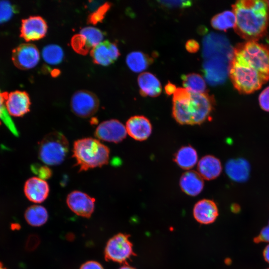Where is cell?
Listing matches in <instances>:
<instances>
[{
	"instance_id": "6da1fadb",
	"label": "cell",
	"mask_w": 269,
	"mask_h": 269,
	"mask_svg": "<svg viewBox=\"0 0 269 269\" xmlns=\"http://www.w3.org/2000/svg\"><path fill=\"white\" fill-rule=\"evenodd\" d=\"M236 18L234 29L242 38L256 41L267 32L269 23L268 1L241 0L232 5Z\"/></svg>"
},
{
	"instance_id": "7a4b0ae2",
	"label": "cell",
	"mask_w": 269,
	"mask_h": 269,
	"mask_svg": "<svg viewBox=\"0 0 269 269\" xmlns=\"http://www.w3.org/2000/svg\"><path fill=\"white\" fill-rule=\"evenodd\" d=\"M214 101L213 97L206 92L191 93L188 98L173 100V117L181 125L201 124L209 118Z\"/></svg>"
},
{
	"instance_id": "3957f363",
	"label": "cell",
	"mask_w": 269,
	"mask_h": 269,
	"mask_svg": "<svg viewBox=\"0 0 269 269\" xmlns=\"http://www.w3.org/2000/svg\"><path fill=\"white\" fill-rule=\"evenodd\" d=\"M72 152L79 171H83L107 164L110 151L99 139L85 137L74 141Z\"/></svg>"
},
{
	"instance_id": "277c9868",
	"label": "cell",
	"mask_w": 269,
	"mask_h": 269,
	"mask_svg": "<svg viewBox=\"0 0 269 269\" xmlns=\"http://www.w3.org/2000/svg\"><path fill=\"white\" fill-rule=\"evenodd\" d=\"M232 59L249 72L269 78V47L256 41L238 44L233 49Z\"/></svg>"
},
{
	"instance_id": "5b68a950",
	"label": "cell",
	"mask_w": 269,
	"mask_h": 269,
	"mask_svg": "<svg viewBox=\"0 0 269 269\" xmlns=\"http://www.w3.org/2000/svg\"><path fill=\"white\" fill-rule=\"evenodd\" d=\"M69 150V142L61 132L45 135L39 144L38 157L46 165H58L64 160Z\"/></svg>"
},
{
	"instance_id": "8992f818",
	"label": "cell",
	"mask_w": 269,
	"mask_h": 269,
	"mask_svg": "<svg viewBox=\"0 0 269 269\" xmlns=\"http://www.w3.org/2000/svg\"><path fill=\"white\" fill-rule=\"evenodd\" d=\"M129 237V235L120 233L110 238L104 251L105 260L121 264L127 263L128 260L135 256Z\"/></svg>"
},
{
	"instance_id": "52a82bcc",
	"label": "cell",
	"mask_w": 269,
	"mask_h": 269,
	"mask_svg": "<svg viewBox=\"0 0 269 269\" xmlns=\"http://www.w3.org/2000/svg\"><path fill=\"white\" fill-rule=\"evenodd\" d=\"M71 109L78 117L87 118L94 115L98 110L99 100L93 92L80 90L75 92L70 101Z\"/></svg>"
},
{
	"instance_id": "ba28073f",
	"label": "cell",
	"mask_w": 269,
	"mask_h": 269,
	"mask_svg": "<svg viewBox=\"0 0 269 269\" xmlns=\"http://www.w3.org/2000/svg\"><path fill=\"white\" fill-rule=\"evenodd\" d=\"M233 49L228 40L219 34L211 33L203 42V54L205 58L224 57L232 59Z\"/></svg>"
},
{
	"instance_id": "9c48e42d",
	"label": "cell",
	"mask_w": 269,
	"mask_h": 269,
	"mask_svg": "<svg viewBox=\"0 0 269 269\" xmlns=\"http://www.w3.org/2000/svg\"><path fill=\"white\" fill-rule=\"evenodd\" d=\"M66 203L69 209L77 215L88 218L94 212L95 199L86 193L74 190L68 194Z\"/></svg>"
},
{
	"instance_id": "30bf717a",
	"label": "cell",
	"mask_w": 269,
	"mask_h": 269,
	"mask_svg": "<svg viewBox=\"0 0 269 269\" xmlns=\"http://www.w3.org/2000/svg\"><path fill=\"white\" fill-rule=\"evenodd\" d=\"M126 126L116 119H111L100 123L95 132V136L101 140L119 143L127 136Z\"/></svg>"
},
{
	"instance_id": "8fae6325",
	"label": "cell",
	"mask_w": 269,
	"mask_h": 269,
	"mask_svg": "<svg viewBox=\"0 0 269 269\" xmlns=\"http://www.w3.org/2000/svg\"><path fill=\"white\" fill-rule=\"evenodd\" d=\"M12 59L17 68L23 70L29 69L37 64L40 59V54L35 45L23 43L13 50Z\"/></svg>"
},
{
	"instance_id": "7c38bea8",
	"label": "cell",
	"mask_w": 269,
	"mask_h": 269,
	"mask_svg": "<svg viewBox=\"0 0 269 269\" xmlns=\"http://www.w3.org/2000/svg\"><path fill=\"white\" fill-rule=\"evenodd\" d=\"M231 59L224 57L209 58L204 64L206 78L209 83L216 85L226 79Z\"/></svg>"
},
{
	"instance_id": "4fadbf2b",
	"label": "cell",
	"mask_w": 269,
	"mask_h": 269,
	"mask_svg": "<svg viewBox=\"0 0 269 269\" xmlns=\"http://www.w3.org/2000/svg\"><path fill=\"white\" fill-rule=\"evenodd\" d=\"M47 29V24L42 17L30 16L22 20L20 36L26 41L37 40L45 36Z\"/></svg>"
},
{
	"instance_id": "5bb4252c",
	"label": "cell",
	"mask_w": 269,
	"mask_h": 269,
	"mask_svg": "<svg viewBox=\"0 0 269 269\" xmlns=\"http://www.w3.org/2000/svg\"><path fill=\"white\" fill-rule=\"evenodd\" d=\"M90 55L95 64L108 66L114 63L120 53L115 43L105 40L92 48Z\"/></svg>"
},
{
	"instance_id": "9a60e30c",
	"label": "cell",
	"mask_w": 269,
	"mask_h": 269,
	"mask_svg": "<svg viewBox=\"0 0 269 269\" xmlns=\"http://www.w3.org/2000/svg\"><path fill=\"white\" fill-rule=\"evenodd\" d=\"M30 105L29 95L26 92L18 90L7 93L5 106L10 116H23L29 112Z\"/></svg>"
},
{
	"instance_id": "2e32d148",
	"label": "cell",
	"mask_w": 269,
	"mask_h": 269,
	"mask_svg": "<svg viewBox=\"0 0 269 269\" xmlns=\"http://www.w3.org/2000/svg\"><path fill=\"white\" fill-rule=\"evenodd\" d=\"M49 186L46 180L38 177H32L26 180L24 186V192L31 202L40 203L48 196Z\"/></svg>"
},
{
	"instance_id": "e0dca14e",
	"label": "cell",
	"mask_w": 269,
	"mask_h": 269,
	"mask_svg": "<svg viewBox=\"0 0 269 269\" xmlns=\"http://www.w3.org/2000/svg\"><path fill=\"white\" fill-rule=\"evenodd\" d=\"M127 134L133 139L142 141L146 140L152 132V126L149 120L143 116L131 117L126 122Z\"/></svg>"
},
{
	"instance_id": "ac0fdd59",
	"label": "cell",
	"mask_w": 269,
	"mask_h": 269,
	"mask_svg": "<svg viewBox=\"0 0 269 269\" xmlns=\"http://www.w3.org/2000/svg\"><path fill=\"white\" fill-rule=\"evenodd\" d=\"M195 219L202 224L213 223L218 216V209L216 203L210 199H202L198 201L193 208Z\"/></svg>"
},
{
	"instance_id": "d6986e66",
	"label": "cell",
	"mask_w": 269,
	"mask_h": 269,
	"mask_svg": "<svg viewBox=\"0 0 269 269\" xmlns=\"http://www.w3.org/2000/svg\"><path fill=\"white\" fill-rule=\"evenodd\" d=\"M180 187L185 193L190 196H196L204 187L203 178L198 172L189 170L184 172L179 181Z\"/></svg>"
},
{
	"instance_id": "ffe728a7",
	"label": "cell",
	"mask_w": 269,
	"mask_h": 269,
	"mask_svg": "<svg viewBox=\"0 0 269 269\" xmlns=\"http://www.w3.org/2000/svg\"><path fill=\"white\" fill-rule=\"evenodd\" d=\"M225 170L230 179L236 182H242L248 179L250 166L248 161L244 158L232 159L227 162Z\"/></svg>"
},
{
	"instance_id": "44dd1931",
	"label": "cell",
	"mask_w": 269,
	"mask_h": 269,
	"mask_svg": "<svg viewBox=\"0 0 269 269\" xmlns=\"http://www.w3.org/2000/svg\"><path fill=\"white\" fill-rule=\"evenodd\" d=\"M222 168L219 159L213 155H205L198 162V173L203 179L210 180L215 179L220 175Z\"/></svg>"
},
{
	"instance_id": "7402d4cb",
	"label": "cell",
	"mask_w": 269,
	"mask_h": 269,
	"mask_svg": "<svg viewBox=\"0 0 269 269\" xmlns=\"http://www.w3.org/2000/svg\"><path fill=\"white\" fill-rule=\"evenodd\" d=\"M137 82L142 96L155 97L161 92L162 87L159 80L149 72L141 73L138 77Z\"/></svg>"
},
{
	"instance_id": "603a6c76",
	"label": "cell",
	"mask_w": 269,
	"mask_h": 269,
	"mask_svg": "<svg viewBox=\"0 0 269 269\" xmlns=\"http://www.w3.org/2000/svg\"><path fill=\"white\" fill-rule=\"evenodd\" d=\"M174 159L180 168L189 170L197 163L198 154L194 147L190 145H186L178 149Z\"/></svg>"
},
{
	"instance_id": "cb8c5ba5",
	"label": "cell",
	"mask_w": 269,
	"mask_h": 269,
	"mask_svg": "<svg viewBox=\"0 0 269 269\" xmlns=\"http://www.w3.org/2000/svg\"><path fill=\"white\" fill-rule=\"evenodd\" d=\"M25 219L28 224L33 227H39L47 221L48 214L45 207L33 205L27 208L24 213Z\"/></svg>"
},
{
	"instance_id": "d4e9b609",
	"label": "cell",
	"mask_w": 269,
	"mask_h": 269,
	"mask_svg": "<svg viewBox=\"0 0 269 269\" xmlns=\"http://www.w3.org/2000/svg\"><path fill=\"white\" fill-rule=\"evenodd\" d=\"M153 59L142 52L134 51L127 56L126 63L130 69L134 72L145 70L152 63Z\"/></svg>"
},
{
	"instance_id": "484cf974",
	"label": "cell",
	"mask_w": 269,
	"mask_h": 269,
	"mask_svg": "<svg viewBox=\"0 0 269 269\" xmlns=\"http://www.w3.org/2000/svg\"><path fill=\"white\" fill-rule=\"evenodd\" d=\"M183 85L191 93H205L206 83L203 77L196 73H190L182 76Z\"/></svg>"
},
{
	"instance_id": "4316f807",
	"label": "cell",
	"mask_w": 269,
	"mask_h": 269,
	"mask_svg": "<svg viewBox=\"0 0 269 269\" xmlns=\"http://www.w3.org/2000/svg\"><path fill=\"white\" fill-rule=\"evenodd\" d=\"M236 18L233 11L226 10L214 16L211 20V25L215 29L225 31L235 27Z\"/></svg>"
},
{
	"instance_id": "83f0119b",
	"label": "cell",
	"mask_w": 269,
	"mask_h": 269,
	"mask_svg": "<svg viewBox=\"0 0 269 269\" xmlns=\"http://www.w3.org/2000/svg\"><path fill=\"white\" fill-rule=\"evenodd\" d=\"M42 57L44 60L50 64L60 63L63 58L64 53L60 46L56 44H48L42 49Z\"/></svg>"
},
{
	"instance_id": "f1b7e54d",
	"label": "cell",
	"mask_w": 269,
	"mask_h": 269,
	"mask_svg": "<svg viewBox=\"0 0 269 269\" xmlns=\"http://www.w3.org/2000/svg\"><path fill=\"white\" fill-rule=\"evenodd\" d=\"M80 33L85 37L91 48L102 42L104 36V33L100 29L91 26L81 29Z\"/></svg>"
},
{
	"instance_id": "f546056e",
	"label": "cell",
	"mask_w": 269,
	"mask_h": 269,
	"mask_svg": "<svg viewBox=\"0 0 269 269\" xmlns=\"http://www.w3.org/2000/svg\"><path fill=\"white\" fill-rule=\"evenodd\" d=\"M71 45L75 52L83 55H86L91 49L85 37L80 33L72 37Z\"/></svg>"
},
{
	"instance_id": "4dcf8cb0",
	"label": "cell",
	"mask_w": 269,
	"mask_h": 269,
	"mask_svg": "<svg viewBox=\"0 0 269 269\" xmlns=\"http://www.w3.org/2000/svg\"><path fill=\"white\" fill-rule=\"evenodd\" d=\"M7 93L6 92L0 91V125H1V121H2L14 134L17 135V132L13 125V123L10 120L9 115L5 106Z\"/></svg>"
},
{
	"instance_id": "1f68e13d",
	"label": "cell",
	"mask_w": 269,
	"mask_h": 269,
	"mask_svg": "<svg viewBox=\"0 0 269 269\" xmlns=\"http://www.w3.org/2000/svg\"><path fill=\"white\" fill-rule=\"evenodd\" d=\"M111 5L112 4L109 2H106L100 5L89 15L87 18L88 23L96 24L99 22H102Z\"/></svg>"
},
{
	"instance_id": "d6a6232c",
	"label": "cell",
	"mask_w": 269,
	"mask_h": 269,
	"mask_svg": "<svg viewBox=\"0 0 269 269\" xmlns=\"http://www.w3.org/2000/svg\"><path fill=\"white\" fill-rule=\"evenodd\" d=\"M15 11V8L10 2L0 0V23L9 20Z\"/></svg>"
},
{
	"instance_id": "836d02e7",
	"label": "cell",
	"mask_w": 269,
	"mask_h": 269,
	"mask_svg": "<svg viewBox=\"0 0 269 269\" xmlns=\"http://www.w3.org/2000/svg\"><path fill=\"white\" fill-rule=\"evenodd\" d=\"M31 170L40 179L46 180L52 175V170L45 165L35 164L31 166Z\"/></svg>"
},
{
	"instance_id": "e575fe53",
	"label": "cell",
	"mask_w": 269,
	"mask_h": 269,
	"mask_svg": "<svg viewBox=\"0 0 269 269\" xmlns=\"http://www.w3.org/2000/svg\"><path fill=\"white\" fill-rule=\"evenodd\" d=\"M159 3L164 7L168 8H186L191 5L190 0H159Z\"/></svg>"
},
{
	"instance_id": "d590c367",
	"label": "cell",
	"mask_w": 269,
	"mask_h": 269,
	"mask_svg": "<svg viewBox=\"0 0 269 269\" xmlns=\"http://www.w3.org/2000/svg\"><path fill=\"white\" fill-rule=\"evenodd\" d=\"M259 101L261 108L265 111L269 112V86L260 94Z\"/></svg>"
},
{
	"instance_id": "8d00e7d4",
	"label": "cell",
	"mask_w": 269,
	"mask_h": 269,
	"mask_svg": "<svg viewBox=\"0 0 269 269\" xmlns=\"http://www.w3.org/2000/svg\"><path fill=\"white\" fill-rule=\"evenodd\" d=\"M254 242L256 243H269V221L268 225L261 230L258 236L254 238Z\"/></svg>"
},
{
	"instance_id": "74e56055",
	"label": "cell",
	"mask_w": 269,
	"mask_h": 269,
	"mask_svg": "<svg viewBox=\"0 0 269 269\" xmlns=\"http://www.w3.org/2000/svg\"><path fill=\"white\" fill-rule=\"evenodd\" d=\"M80 269H104V268L99 262L89 261L83 264Z\"/></svg>"
},
{
	"instance_id": "f35d334b",
	"label": "cell",
	"mask_w": 269,
	"mask_h": 269,
	"mask_svg": "<svg viewBox=\"0 0 269 269\" xmlns=\"http://www.w3.org/2000/svg\"><path fill=\"white\" fill-rule=\"evenodd\" d=\"M186 50L190 53H195L199 49V44L194 39L188 40L185 44Z\"/></svg>"
},
{
	"instance_id": "ab89813d",
	"label": "cell",
	"mask_w": 269,
	"mask_h": 269,
	"mask_svg": "<svg viewBox=\"0 0 269 269\" xmlns=\"http://www.w3.org/2000/svg\"><path fill=\"white\" fill-rule=\"evenodd\" d=\"M39 243V239L36 236L33 235L29 236L28 239L26 247L29 250H33L37 247Z\"/></svg>"
},
{
	"instance_id": "60d3db41",
	"label": "cell",
	"mask_w": 269,
	"mask_h": 269,
	"mask_svg": "<svg viewBox=\"0 0 269 269\" xmlns=\"http://www.w3.org/2000/svg\"><path fill=\"white\" fill-rule=\"evenodd\" d=\"M176 86L172 83L168 82L165 86V91L167 95L173 94L176 90Z\"/></svg>"
},
{
	"instance_id": "b9f144b4",
	"label": "cell",
	"mask_w": 269,
	"mask_h": 269,
	"mask_svg": "<svg viewBox=\"0 0 269 269\" xmlns=\"http://www.w3.org/2000/svg\"><path fill=\"white\" fill-rule=\"evenodd\" d=\"M263 257L267 263H269V244H268L264 250Z\"/></svg>"
},
{
	"instance_id": "7bdbcfd3",
	"label": "cell",
	"mask_w": 269,
	"mask_h": 269,
	"mask_svg": "<svg viewBox=\"0 0 269 269\" xmlns=\"http://www.w3.org/2000/svg\"><path fill=\"white\" fill-rule=\"evenodd\" d=\"M232 211L235 213H238L240 211V208L238 205H233L232 207Z\"/></svg>"
},
{
	"instance_id": "ee69618b",
	"label": "cell",
	"mask_w": 269,
	"mask_h": 269,
	"mask_svg": "<svg viewBox=\"0 0 269 269\" xmlns=\"http://www.w3.org/2000/svg\"><path fill=\"white\" fill-rule=\"evenodd\" d=\"M119 269H136L135 268L129 266L127 264H125L124 266H122Z\"/></svg>"
},
{
	"instance_id": "f6af8a7d",
	"label": "cell",
	"mask_w": 269,
	"mask_h": 269,
	"mask_svg": "<svg viewBox=\"0 0 269 269\" xmlns=\"http://www.w3.org/2000/svg\"><path fill=\"white\" fill-rule=\"evenodd\" d=\"M0 269H6L1 263H0Z\"/></svg>"
},
{
	"instance_id": "bcb514c9",
	"label": "cell",
	"mask_w": 269,
	"mask_h": 269,
	"mask_svg": "<svg viewBox=\"0 0 269 269\" xmlns=\"http://www.w3.org/2000/svg\"><path fill=\"white\" fill-rule=\"evenodd\" d=\"M268 4H269V1H268Z\"/></svg>"
},
{
	"instance_id": "7dc6e473",
	"label": "cell",
	"mask_w": 269,
	"mask_h": 269,
	"mask_svg": "<svg viewBox=\"0 0 269 269\" xmlns=\"http://www.w3.org/2000/svg\"></svg>"
},
{
	"instance_id": "c3c4849f",
	"label": "cell",
	"mask_w": 269,
	"mask_h": 269,
	"mask_svg": "<svg viewBox=\"0 0 269 269\" xmlns=\"http://www.w3.org/2000/svg\"></svg>"
}]
</instances>
